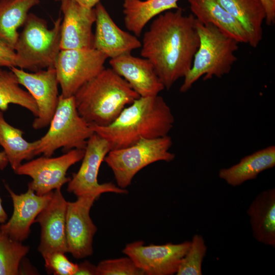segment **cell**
<instances>
[{
    "label": "cell",
    "instance_id": "4fadbf2b",
    "mask_svg": "<svg viewBox=\"0 0 275 275\" xmlns=\"http://www.w3.org/2000/svg\"><path fill=\"white\" fill-rule=\"evenodd\" d=\"M16 75L20 85L24 87L35 100L38 111L32 126L39 130L49 126L56 111L59 92L56 71L54 67L27 72L17 67L10 68Z\"/></svg>",
    "mask_w": 275,
    "mask_h": 275
},
{
    "label": "cell",
    "instance_id": "5bb4252c",
    "mask_svg": "<svg viewBox=\"0 0 275 275\" xmlns=\"http://www.w3.org/2000/svg\"><path fill=\"white\" fill-rule=\"evenodd\" d=\"M67 201L61 189L53 191L52 198L36 217L34 223L41 226L38 250L42 257L54 252L68 253L66 235Z\"/></svg>",
    "mask_w": 275,
    "mask_h": 275
},
{
    "label": "cell",
    "instance_id": "e575fe53",
    "mask_svg": "<svg viewBox=\"0 0 275 275\" xmlns=\"http://www.w3.org/2000/svg\"><path fill=\"white\" fill-rule=\"evenodd\" d=\"M8 164L9 161L5 152L0 151V170H4Z\"/></svg>",
    "mask_w": 275,
    "mask_h": 275
},
{
    "label": "cell",
    "instance_id": "7c38bea8",
    "mask_svg": "<svg viewBox=\"0 0 275 275\" xmlns=\"http://www.w3.org/2000/svg\"><path fill=\"white\" fill-rule=\"evenodd\" d=\"M101 194L95 193L77 197L67 202L66 235L68 253L76 259H82L93 253V240L97 228L90 215L94 201Z\"/></svg>",
    "mask_w": 275,
    "mask_h": 275
},
{
    "label": "cell",
    "instance_id": "83f0119b",
    "mask_svg": "<svg viewBox=\"0 0 275 275\" xmlns=\"http://www.w3.org/2000/svg\"><path fill=\"white\" fill-rule=\"evenodd\" d=\"M207 251L205 241L201 235H195L190 245L183 258L177 275H201L202 264Z\"/></svg>",
    "mask_w": 275,
    "mask_h": 275
},
{
    "label": "cell",
    "instance_id": "1f68e13d",
    "mask_svg": "<svg viewBox=\"0 0 275 275\" xmlns=\"http://www.w3.org/2000/svg\"><path fill=\"white\" fill-rule=\"evenodd\" d=\"M266 13L265 22L271 25L275 22V0H260Z\"/></svg>",
    "mask_w": 275,
    "mask_h": 275
},
{
    "label": "cell",
    "instance_id": "ba28073f",
    "mask_svg": "<svg viewBox=\"0 0 275 275\" xmlns=\"http://www.w3.org/2000/svg\"><path fill=\"white\" fill-rule=\"evenodd\" d=\"M108 58L92 47L61 50L54 68L63 97L74 96L105 67Z\"/></svg>",
    "mask_w": 275,
    "mask_h": 275
},
{
    "label": "cell",
    "instance_id": "9a60e30c",
    "mask_svg": "<svg viewBox=\"0 0 275 275\" xmlns=\"http://www.w3.org/2000/svg\"><path fill=\"white\" fill-rule=\"evenodd\" d=\"M6 189L11 198L13 211L9 220L1 224L0 230L11 239L22 242L31 233V226L52 198L53 190L38 196L30 188L20 195L15 193L7 184Z\"/></svg>",
    "mask_w": 275,
    "mask_h": 275
},
{
    "label": "cell",
    "instance_id": "603a6c76",
    "mask_svg": "<svg viewBox=\"0 0 275 275\" xmlns=\"http://www.w3.org/2000/svg\"><path fill=\"white\" fill-rule=\"evenodd\" d=\"M179 0H124L123 13L126 28L140 37L147 23L166 11L179 8Z\"/></svg>",
    "mask_w": 275,
    "mask_h": 275
},
{
    "label": "cell",
    "instance_id": "74e56055",
    "mask_svg": "<svg viewBox=\"0 0 275 275\" xmlns=\"http://www.w3.org/2000/svg\"><path fill=\"white\" fill-rule=\"evenodd\" d=\"M54 1H60V0H54Z\"/></svg>",
    "mask_w": 275,
    "mask_h": 275
},
{
    "label": "cell",
    "instance_id": "4dcf8cb0",
    "mask_svg": "<svg viewBox=\"0 0 275 275\" xmlns=\"http://www.w3.org/2000/svg\"><path fill=\"white\" fill-rule=\"evenodd\" d=\"M16 67L15 50L0 39V67Z\"/></svg>",
    "mask_w": 275,
    "mask_h": 275
},
{
    "label": "cell",
    "instance_id": "8fae6325",
    "mask_svg": "<svg viewBox=\"0 0 275 275\" xmlns=\"http://www.w3.org/2000/svg\"><path fill=\"white\" fill-rule=\"evenodd\" d=\"M190 245V241L178 244L144 245L135 241L126 245L122 252L146 275L176 274L179 265Z\"/></svg>",
    "mask_w": 275,
    "mask_h": 275
},
{
    "label": "cell",
    "instance_id": "ffe728a7",
    "mask_svg": "<svg viewBox=\"0 0 275 275\" xmlns=\"http://www.w3.org/2000/svg\"><path fill=\"white\" fill-rule=\"evenodd\" d=\"M247 213L256 241L275 248V188L260 193L250 205Z\"/></svg>",
    "mask_w": 275,
    "mask_h": 275
},
{
    "label": "cell",
    "instance_id": "6da1fadb",
    "mask_svg": "<svg viewBox=\"0 0 275 275\" xmlns=\"http://www.w3.org/2000/svg\"><path fill=\"white\" fill-rule=\"evenodd\" d=\"M141 55L153 65L164 88L170 90L190 70L199 45L196 19L178 8L155 17L144 33Z\"/></svg>",
    "mask_w": 275,
    "mask_h": 275
},
{
    "label": "cell",
    "instance_id": "8d00e7d4",
    "mask_svg": "<svg viewBox=\"0 0 275 275\" xmlns=\"http://www.w3.org/2000/svg\"><path fill=\"white\" fill-rule=\"evenodd\" d=\"M2 71V70L0 68V72Z\"/></svg>",
    "mask_w": 275,
    "mask_h": 275
},
{
    "label": "cell",
    "instance_id": "9c48e42d",
    "mask_svg": "<svg viewBox=\"0 0 275 275\" xmlns=\"http://www.w3.org/2000/svg\"><path fill=\"white\" fill-rule=\"evenodd\" d=\"M85 149H74L58 157L42 156L21 164L14 172L18 175H26L32 180L28 187L38 196L53 190L61 189L71 178L67 177L68 169L82 160Z\"/></svg>",
    "mask_w": 275,
    "mask_h": 275
},
{
    "label": "cell",
    "instance_id": "f1b7e54d",
    "mask_svg": "<svg viewBox=\"0 0 275 275\" xmlns=\"http://www.w3.org/2000/svg\"><path fill=\"white\" fill-rule=\"evenodd\" d=\"M97 275H145L143 271L127 256L100 261L97 265Z\"/></svg>",
    "mask_w": 275,
    "mask_h": 275
},
{
    "label": "cell",
    "instance_id": "52a82bcc",
    "mask_svg": "<svg viewBox=\"0 0 275 275\" xmlns=\"http://www.w3.org/2000/svg\"><path fill=\"white\" fill-rule=\"evenodd\" d=\"M172 144L169 135L143 139L128 147L111 150L104 161L112 170L117 186L125 189L135 175L147 166L159 161H173L175 155L170 151Z\"/></svg>",
    "mask_w": 275,
    "mask_h": 275
},
{
    "label": "cell",
    "instance_id": "e0dca14e",
    "mask_svg": "<svg viewBox=\"0 0 275 275\" xmlns=\"http://www.w3.org/2000/svg\"><path fill=\"white\" fill-rule=\"evenodd\" d=\"M94 8L96 27L92 48L113 59L131 53L132 50L141 47L137 37L119 28L101 3Z\"/></svg>",
    "mask_w": 275,
    "mask_h": 275
},
{
    "label": "cell",
    "instance_id": "44dd1931",
    "mask_svg": "<svg viewBox=\"0 0 275 275\" xmlns=\"http://www.w3.org/2000/svg\"><path fill=\"white\" fill-rule=\"evenodd\" d=\"M275 166V146H270L247 155L236 164L228 168L221 169L220 179L232 186L257 178L264 171Z\"/></svg>",
    "mask_w": 275,
    "mask_h": 275
},
{
    "label": "cell",
    "instance_id": "d4e9b609",
    "mask_svg": "<svg viewBox=\"0 0 275 275\" xmlns=\"http://www.w3.org/2000/svg\"><path fill=\"white\" fill-rule=\"evenodd\" d=\"M40 0H0V39L14 50L19 33L29 10Z\"/></svg>",
    "mask_w": 275,
    "mask_h": 275
},
{
    "label": "cell",
    "instance_id": "4316f807",
    "mask_svg": "<svg viewBox=\"0 0 275 275\" xmlns=\"http://www.w3.org/2000/svg\"><path fill=\"white\" fill-rule=\"evenodd\" d=\"M29 250L0 230V275L19 274L20 263Z\"/></svg>",
    "mask_w": 275,
    "mask_h": 275
},
{
    "label": "cell",
    "instance_id": "484cf974",
    "mask_svg": "<svg viewBox=\"0 0 275 275\" xmlns=\"http://www.w3.org/2000/svg\"><path fill=\"white\" fill-rule=\"evenodd\" d=\"M19 85L17 76L11 70L0 72V111L5 112L10 104H14L27 109L37 117L38 111L35 100Z\"/></svg>",
    "mask_w": 275,
    "mask_h": 275
},
{
    "label": "cell",
    "instance_id": "836d02e7",
    "mask_svg": "<svg viewBox=\"0 0 275 275\" xmlns=\"http://www.w3.org/2000/svg\"><path fill=\"white\" fill-rule=\"evenodd\" d=\"M80 6L89 8H94L96 5L100 3V0H73Z\"/></svg>",
    "mask_w": 275,
    "mask_h": 275
},
{
    "label": "cell",
    "instance_id": "30bf717a",
    "mask_svg": "<svg viewBox=\"0 0 275 275\" xmlns=\"http://www.w3.org/2000/svg\"><path fill=\"white\" fill-rule=\"evenodd\" d=\"M111 150L108 143L94 133L87 141L81 166L76 173H73L67 190L76 197L95 193L127 194V190L112 182L100 184L98 181L101 164Z\"/></svg>",
    "mask_w": 275,
    "mask_h": 275
},
{
    "label": "cell",
    "instance_id": "2e32d148",
    "mask_svg": "<svg viewBox=\"0 0 275 275\" xmlns=\"http://www.w3.org/2000/svg\"><path fill=\"white\" fill-rule=\"evenodd\" d=\"M63 14L61 50L92 47V28L96 20L95 8L84 7L73 0H60Z\"/></svg>",
    "mask_w": 275,
    "mask_h": 275
},
{
    "label": "cell",
    "instance_id": "8992f818",
    "mask_svg": "<svg viewBox=\"0 0 275 275\" xmlns=\"http://www.w3.org/2000/svg\"><path fill=\"white\" fill-rule=\"evenodd\" d=\"M45 134L38 140L35 155L51 156L59 148L64 151L85 149L94 133L90 124L79 114L74 96L59 95L56 111Z\"/></svg>",
    "mask_w": 275,
    "mask_h": 275
},
{
    "label": "cell",
    "instance_id": "3957f363",
    "mask_svg": "<svg viewBox=\"0 0 275 275\" xmlns=\"http://www.w3.org/2000/svg\"><path fill=\"white\" fill-rule=\"evenodd\" d=\"M129 83L111 68H104L74 95L80 116L89 124L106 126L139 98Z\"/></svg>",
    "mask_w": 275,
    "mask_h": 275
},
{
    "label": "cell",
    "instance_id": "d590c367",
    "mask_svg": "<svg viewBox=\"0 0 275 275\" xmlns=\"http://www.w3.org/2000/svg\"><path fill=\"white\" fill-rule=\"evenodd\" d=\"M8 220V214L5 211L2 203V199L0 197V224L5 223Z\"/></svg>",
    "mask_w": 275,
    "mask_h": 275
},
{
    "label": "cell",
    "instance_id": "7402d4cb",
    "mask_svg": "<svg viewBox=\"0 0 275 275\" xmlns=\"http://www.w3.org/2000/svg\"><path fill=\"white\" fill-rule=\"evenodd\" d=\"M243 26L249 36L251 47L258 46L262 39V25L266 13L260 0H216Z\"/></svg>",
    "mask_w": 275,
    "mask_h": 275
},
{
    "label": "cell",
    "instance_id": "ac0fdd59",
    "mask_svg": "<svg viewBox=\"0 0 275 275\" xmlns=\"http://www.w3.org/2000/svg\"><path fill=\"white\" fill-rule=\"evenodd\" d=\"M109 63L140 97L156 96L165 89L153 65L146 58L128 53L111 59Z\"/></svg>",
    "mask_w": 275,
    "mask_h": 275
},
{
    "label": "cell",
    "instance_id": "cb8c5ba5",
    "mask_svg": "<svg viewBox=\"0 0 275 275\" xmlns=\"http://www.w3.org/2000/svg\"><path fill=\"white\" fill-rule=\"evenodd\" d=\"M23 134L21 129L13 127L6 121L3 112L0 111V146L14 172L23 160H31L36 156L38 140L30 142L24 139Z\"/></svg>",
    "mask_w": 275,
    "mask_h": 275
},
{
    "label": "cell",
    "instance_id": "277c9868",
    "mask_svg": "<svg viewBox=\"0 0 275 275\" xmlns=\"http://www.w3.org/2000/svg\"><path fill=\"white\" fill-rule=\"evenodd\" d=\"M196 28L200 45L191 67L184 77L180 88L181 93L187 92L202 76L207 80L229 73L237 60V41L211 24H203L196 20Z\"/></svg>",
    "mask_w": 275,
    "mask_h": 275
},
{
    "label": "cell",
    "instance_id": "f546056e",
    "mask_svg": "<svg viewBox=\"0 0 275 275\" xmlns=\"http://www.w3.org/2000/svg\"><path fill=\"white\" fill-rule=\"evenodd\" d=\"M43 258L46 269L54 274L75 275L77 269V264L71 262L64 253L54 252L43 256Z\"/></svg>",
    "mask_w": 275,
    "mask_h": 275
},
{
    "label": "cell",
    "instance_id": "7a4b0ae2",
    "mask_svg": "<svg viewBox=\"0 0 275 275\" xmlns=\"http://www.w3.org/2000/svg\"><path fill=\"white\" fill-rule=\"evenodd\" d=\"M174 122L170 107L158 95L140 97L106 126L90 125L94 133L108 143L112 150L131 146L143 139L167 136Z\"/></svg>",
    "mask_w": 275,
    "mask_h": 275
},
{
    "label": "cell",
    "instance_id": "5b68a950",
    "mask_svg": "<svg viewBox=\"0 0 275 275\" xmlns=\"http://www.w3.org/2000/svg\"><path fill=\"white\" fill-rule=\"evenodd\" d=\"M62 21L59 15L48 29L45 20L29 13L14 47L17 67L31 72L54 67L61 50Z\"/></svg>",
    "mask_w": 275,
    "mask_h": 275
},
{
    "label": "cell",
    "instance_id": "d6986e66",
    "mask_svg": "<svg viewBox=\"0 0 275 275\" xmlns=\"http://www.w3.org/2000/svg\"><path fill=\"white\" fill-rule=\"evenodd\" d=\"M191 13L203 24H211L239 43H249V36L242 24L216 0H187Z\"/></svg>",
    "mask_w": 275,
    "mask_h": 275
},
{
    "label": "cell",
    "instance_id": "d6a6232c",
    "mask_svg": "<svg viewBox=\"0 0 275 275\" xmlns=\"http://www.w3.org/2000/svg\"><path fill=\"white\" fill-rule=\"evenodd\" d=\"M75 275H97V266L87 260L77 264Z\"/></svg>",
    "mask_w": 275,
    "mask_h": 275
}]
</instances>
